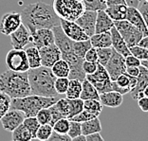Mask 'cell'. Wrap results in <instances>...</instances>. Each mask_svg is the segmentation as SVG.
Returning <instances> with one entry per match:
<instances>
[{
	"instance_id": "cell-33",
	"label": "cell",
	"mask_w": 148,
	"mask_h": 141,
	"mask_svg": "<svg viewBox=\"0 0 148 141\" xmlns=\"http://www.w3.org/2000/svg\"><path fill=\"white\" fill-rule=\"evenodd\" d=\"M103 105L102 102L100 101V99H86L84 100V109L87 110L88 112L94 114V115L98 116L103 111Z\"/></svg>"
},
{
	"instance_id": "cell-55",
	"label": "cell",
	"mask_w": 148,
	"mask_h": 141,
	"mask_svg": "<svg viewBox=\"0 0 148 141\" xmlns=\"http://www.w3.org/2000/svg\"><path fill=\"white\" fill-rule=\"evenodd\" d=\"M138 46L148 49V35L143 36L142 38V40H140V41L139 42V44H138Z\"/></svg>"
},
{
	"instance_id": "cell-54",
	"label": "cell",
	"mask_w": 148,
	"mask_h": 141,
	"mask_svg": "<svg viewBox=\"0 0 148 141\" xmlns=\"http://www.w3.org/2000/svg\"><path fill=\"white\" fill-rule=\"evenodd\" d=\"M127 7H133V8H138V6L142 0H124Z\"/></svg>"
},
{
	"instance_id": "cell-29",
	"label": "cell",
	"mask_w": 148,
	"mask_h": 141,
	"mask_svg": "<svg viewBox=\"0 0 148 141\" xmlns=\"http://www.w3.org/2000/svg\"><path fill=\"white\" fill-rule=\"evenodd\" d=\"M27 57H28L29 68H37L42 65L41 56H40L39 48L36 46H29L26 49Z\"/></svg>"
},
{
	"instance_id": "cell-31",
	"label": "cell",
	"mask_w": 148,
	"mask_h": 141,
	"mask_svg": "<svg viewBox=\"0 0 148 141\" xmlns=\"http://www.w3.org/2000/svg\"><path fill=\"white\" fill-rule=\"evenodd\" d=\"M73 51L74 53L79 56L80 58L85 59V55L87 52V50L92 48L90 39L84 40V41H73Z\"/></svg>"
},
{
	"instance_id": "cell-10",
	"label": "cell",
	"mask_w": 148,
	"mask_h": 141,
	"mask_svg": "<svg viewBox=\"0 0 148 141\" xmlns=\"http://www.w3.org/2000/svg\"><path fill=\"white\" fill-rule=\"evenodd\" d=\"M22 24L21 13L16 12H7L0 20V32L6 36H10Z\"/></svg>"
},
{
	"instance_id": "cell-23",
	"label": "cell",
	"mask_w": 148,
	"mask_h": 141,
	"mask_svg": "<svg viewBox=\"0 0 148 141\" xmlns=\"http://www.w3.org/2000/svg\"><path fill=\"white\" fill-rule=\"evenodd\" d=\"M90 42L93 48H109L112 46V41H111V33L110 31L95 33L91 37H89Z\"/></svg>"
},
{
	"instance_id": "cell-36",
	"label": "cell",
	"mask_w": 148,
	"mask_h": 141,
	"mask_svg": "<svg viewBox=\"0 0 148 141\" xmlns=\"http://www.w3.org/2000/svg\"><path fill=\"white\" fill-rule=\"evenodd\" d=\"M52 132H53V128L50 124L40 125L39 129L36 133V140H40V141L49 140Z\"/></svg>"
},
{
	"instance_id": "cell-45",
	"label": "cell",
	"mask_w": 148,
	"mask_h": 141,
	"mask_svg": "<svg viewBox=\"0 0 148 141\" xmlns=\"http://www.w3.org/2000/svg\"><path fill=\"white\" fill-rule=\"evenodd\" d=\"M97 116H98L94 115V114L88 112L87 110L84 109L82 112L78 114V115H76L75 116H73L72 119H71V120L83 123V122H86V121H87V120H90V119H94V117H97Z\"/></svg>"
},
{
	"instance_id": "cell-8",
	"label": "cell",
	"mask_w": 148,
	"mask_h": 141,
	"mask_svg": "<svg viewBox=\"0 0 148 141\" xmlns=\"http://www.w3.org/2000/svg\"><path fill=\"white\" fill-rule=\"evenodd\" d=\"M86 79L95 86L100 94L112 91V80L105 66L100 63L96 71L90 75H86Z\"/></svg>"
},
{
	"instance_id": "cell-21",
	"label": "cell",
	"mask_w": 148,
	"mask_h": 141,
	"mask_svg": "<svg viewBox=\"0 0 148 141\" xmlns=\"http://www.w3.org/2000/svg\"><path fill=\"white\" fill-rule=\"evenodd\" d=\"M123 96L121 93L116 91H109L100 94V101L103 106L109 108H117L123 104Z\"/></svg>"
},
{
	"instance_id": "cell-59",
	"label": "cell",
	"mask_w": 148,
	"mask_h": 141,
	"mask_svg": "<svg viewBox=\"0 0 148 141\" xmlns=\"http://www.w3.org/2000/svg\"><path fill=\"white\" fill-rule=\"evenodd\" d=\"M143 96H145V97H147V98H148V85L143 89Z\"/></svg>"
},
{
	"instance_id": "cell-50",
	"label": "cell",
	"mask_w": 148,
	"mask_h": 141,
	"mask_svg": "<svg viewBox=\"0 0 148 141\" xmlns=\"http://www.w3.org/2000/svg\"><path fill=\"white\" fill-rule=\"evenodd\" d=\"M85 60L89 62H98V54H97V49L92 48L87 50V52L85 55Z\"/></svg>"
},
{
	"instance_id": "cell-38",
	"label": "cell",
	"mask_w": 148,
	"mask_h": 141,
	"mask_svg": "<svg viewBox=\"0 0 148 141\" xmlns=\"http://www.w3.org/2000/svg\"><path fill=\"white\" fill-rule=\"evenodd\" d=\"M12 98L6 93L0 91V119L11 109Z\"/></svg>"
},
{
	"instance_id": "cell-19",
	"label": "cell",
	"mask_w": 148,
	"mask_h": 141,
	"mask_svg": "<svg viewBox=\"0 0 148 141\" xmlns=\"http://www.w3.org/2000/svg\"><path fill=\"white\" fill-rule=\"evenodd\" d=\"M111 33V41H112V48L114 50H116L117 52H119L120 54L126 57L131 54L129 46H127V44L124 41L123 36L121 35V33L118 31V29L115 28V26L110 29Z\"/></svg>"
},
{
	"instance_id": "cell-46",
	"label": "cell",
	"mask_w": 148,
	"mask_h": 141,
	"mask_svg": "<svg viewBox=\"0 0 148 141\" xmlns=\"http://www.w3.org/2000/svg\"><path fill=\"white\" fill-rule=\"evenodd\" d=\"M99 63L98 62H89V61H84L83 63V69L86 75L93 74L98 68Z\"/></svg>"
},
{
	"instance_id": "cell-34",
	"label": "cell",
	"mask_w": 148,
	"mask_h": 141,
	"mask_svg": "<svg viewBox=\"0 0 148 141\" xmlns=\"http://www.w3.org/2000/svg\"><path fill=\"white\" fill-rule=\"evenodd\" d=\"M69 119H71L73 116L78 115L84 110V100L79 98V99H69Z\"/></svg>"
},
{
	"instance_id": "cell-49",
	"label": "cell",
	"mask_w": 148,
	"mask_h": 141,
	"mask_svg": "<svg viewBox=\"0 0 148 141\" xmlns=\"http://www.w3.org/2000/svg\"><path fill=\"white\" fill-rule=\"evenodd\" d=\"M125 65L126 66H140L142 65V60L137 58L133 54H130L125 57Z\"/></svg>"
},
{
	"instance_id": "cell-52",
	"label": "cell",
	"mask_w": 148,
	"mask_h": 141,
	"mask_svg": "<svg viewBox=\"0 0 148 141\" xmlns=\"http://www.w3.org/2000/svg\"><path fill=\"white\" fill-rule=\"evenodd\" d=\"M125 73L128 74L129 76L138 77L140 73V66H126Z\"/></svg>"
},
{
	"instance_id": "cell-32",
	"label": "cell",
	"mask_w": 148,
	"mask_h": 141,
	"mask_svg": "<svg viewBox=\"0 0 148 141\" xmlns=\"http://www.w3.org/2000/svg\"><path fill=\"white\" fill-rule=\"evenodd\" d=\"M83 4L86 11H106L107 8L106 0H83Z\"/></svg>"
},
{
	"instance_id": "cell-53",
	"label": "cell",
	"mask_w": 148,
	"mask_h": 141,
	"mask_svg": "<svg viewBox=\"0 0 148 141\" xmlns=\"http://www.w3.org/2000/svg\"><path fill=\"white\" fill-rule=\"evenodd\" d=\"M86 141H103V137L101 136L100 133H93L91 135L86 136Z\"/></svg>"
},
{
	"instance_id": "cell-3",
	"label": "cell",
	"mask_w": 148,
	"mask_h": 141,
	"mask_svg": "<svg viewBox=\"0 0 148 141\" xmlns=\"http://www.w3.org/2000/svg\"><path fill=\"white\" fill-rule=\"evenodd\" d=\"M32 94L43 97H56L55 90L56 76L50 67L39 66L37 68H31L28 71Z\"/></svg>"
},
{
	"instance_id": "cell-47",
	"label": "cell",
	"mask_w": 148,
	"mask_h": 141,
	"mask_svg": "<svg viewBox=\"0 0 148 141\" xmlns=\"http://www.w3.org/2000/svg\"><path fill=\"white\" fill-rule=\"evenodd\" d=\"M138 10L142 13L144 21L146 23V26L148 28V2L145 0H142L138 6Z\"/></svg>"
},
{
	"instance_id": "cell-1",
	"label": "cell",
	"mask_w": 148,
	"mask_h": 141,
	"mask_svg": "<svg viewBox=\"0 0 148 141\" xmlns=\"http://www.w3.org/2000/svg\"><path fill=\"white\" fill-rule=\"evenodd\" d=\"M22 24L31 33L40 29H53L61 25V18L56 14L51 5L41 1L32 3L21 12Z\"/></svg>"
},
{
	"instance_id": "cell-15",
	"label": "cell",
	"mask_w": 148,
	"mask_h": 141,
	"mask_svg": "<svg viewBox=\"0 0 148 141\" xmlns=\"http://www.w3.org/2000/svg\"><path fill=\"white\" fill-rule=\"evenodd\" d=\"M53 33H54V43L61 50L62 57L72 53L73 51V41L69 39L65 32H64L61 25L56 26L52 29Z\"/></svg>"
},
{
	"instance_id": "cell-57",
	"label": "cell",
	"mask_w": 148,
	"mask_h": 141,
	"mask_svg": "<svg viewBox=\"0 0 148 141\" xmlns=\"http://www.w3.org/2000/svg\"><path fill=\"white\" fill-rule=\"evenodd\" d=\"M72 141H86V137L85 135H83L82 134V135H80L78 136H76L75 138H73Z\"/></svg>"
},
{
	"instance_id": "cell-5",
	"label": "cell",
	"mask_w": 148,
	"mask_h": 141,
	"mask_svg": "<svg viewBox=\"0 0 148 141\" xmlns=\"http://www.w3.org/2000/svg\"><path fill=\"white\" fill-rule=\"evenodd\" d=\"M52 7L61 19L76 21L86 11L82 0H53Z\"/></svg>"
},
{
	"instance_id": "cell-6",
	"label": "cell",
	"mask_w": 148,
	"mask_h": 141,
	"mask_svg": "<svg viewBox=\"0 0 148 141\" xmlns=\"http://www.w3.org/2000/svg\"><path fill=\"white\" fill-rule=\"evenodd\" d=\"M114 26L118 29V31L121 33V35L123 36V38L129 48L137 46L144 36L143 33L139 29L131 24L126 19L114 21Z\"/></svg>"
},
{
	"instance_id": "cell-40",
	"label": "cell",
	"mask_w": 148,
	"mask_h": 141,
	"mask_svg": "<svg viewBox=\"0 0 148 141\" xmlns=\"http://www.w3.org/2000/svg\"><path fill=\"white\" fill-rule=\"evenodd\" d=\"M54 105L56 106V108L58 109L59 112L62 114V116L64 117L69 119V99L68 98L56 100Z\"/></svg>"
},
{
	"instance_id": "cell-22",
	"label": "cell",
	"mask_w": 148,
	"mask_h": 141,
	"mask_svg": "<svg viewBox=\"0 0 148 141\" xmlns=\"http://www.w3.org/2000/svg\"><path fill=\"white\" fill-rule=\"evenodd\" d=\"M114 27V21L110 18L106 11H99L97 12L95 33L110 31V29Z\"/></svg>"
},
{
	"instance_id": "cell-60",
	"label": "cell",
	"mask_w": 148,
	"mask_h": 141,
	"mask_svg": "<svg viewBox=\"0 0 148 141\" xmlns=\"http://www.w3.org/2000/svg\"><path fill=\"white\" fill-rule=\"evenodd\" d=\"M145 1H147V2H148V0H145Z\"/></svg>"
},
{
	"instance_id": "cell-17",
	"label": "cell",
	"mask_w": 148,
	"mask_h": 141,
	"mask_svg": "<svg viewBox=\"0 0 148 141\" xmlns=\"http://www.w3.org/2000/svg\"><path fill=\"white\" fill-rule=\"evenodd\" d=\"M32 43L38 48L54 44V33L52 29H37L32 34Z\"/></svg>"
},
{
	"instance_id": "cell-42",
	"label": "cell",
	"mask_w": 148,
	"mask_h": 141,
	"mask_svg": "<svg viewBox=\"0 0 148 141\" xmlns=\"http://www.w3.org/2000/svg\"><path fill=\"white\" fill-rule=\"evenodd\" d=\"M69 78H56L54 86L57 94H59V95L66 94L69 87Z\"/></svg>"
},
{
	"instance_id": "cell-28",
	"label": "cell",
	"mask_w": 148,
	"mask_h": 141,
	"mask_svg": "<svg viewBox=\"0 0 148 141\" xmlns=\"http://www.w3.org/2000/svg\"><path fill=\"white\" fill-rule=\"evenodd\" d=\"M82 86L83 82L78 79H71L69 80L68 90L65 95L68 99H79L82 93Z\"/></svg>"
},
{
	"instance_id": "cell-18",
	"label": "cell",
	"mask_w": 148,
	"mask_h": 141,
	"mask_svg": "<svg viewBox=\"0 0 148 141\" xmlns=\"http://www.w3.org/2000/svg\"><path fill=\"white\" fill-rule=\"evenodd\" d=\"M126 20L135 26L136 28L139 29L143 33L144 36L148 35V28L146 26V23L138 8H133V7H128L127 8Z\"/></svg>"
},
{
	"instance_id": "cell-56",
	"label": "cell",
	"mask_w": 148,
	"mask_h": 141,
	"mask_svg": "<svg viewBox=\"0 0 148 141\" xmlns=\"http://www.w3.org/2000/svg\"><path fill=\"white\" fill-rule=\"evenodd\" d=\"M106 4H107V7H108V6L117 5V4H125V1H124V0H106Z\"/></svg>"
},
{
	"instance_id": "cell-30",
	"label": "cell",
	"mask_w": 148,
	"mask_h": 141,
	"mask_svg": "<svg viewBox=\"0 0 148 141\" xmlns=\"http://www.w3.org/2000/svg\"><path fill=\"white\" fill-rule=\"evenodd\" d=\"M12 141H31L33 140V136L31 132L25 127L24 124L19 125L17 128L12 132Z\"/></svg>"
},
{
	"instance_id": "cell-14",
	"label": "cell",
	"mask_w": 148,
	"mask_h": 141,
	"mask_svg": "<svg viewBox=\"0 0 148 141\" xmlns=\"http://www.w3.org/2000/svg\"><path fill=\"white\" fill-rule=\"evenodd\" d=\"M61 27L66 36L72 41H84V40L89 39V36L75 21L61 19Z\"/></svg>"
},
{
	"instance_id": "cell-7",
	"label": "cell",
	"mask_w": 148,
	"mask_h": 141,
	"mask_svg": "<svg viewBox=\"0 0 148 141\" xmlns=\"http://www.w3.org/2000/svg\"><path fill=\"white\" fill-rule=\"evenodd\" d=\"M5 63L7 67L13 71L26 72L29 71V65L26 50L12 48L7 53Z\"/></svg>"
},
{
	"instance_id": "cell-43",
	"label": "cell",
	"mask_w": 148,
	"mask_h": 141,
	"mask_svg": "<svg viewBox=\"0 0 148 141\" xmlns=\"http://www.w3.org/2000/svg\"><path fill=\"white\" fill-rule=\"evenodd\" d=\"M82 123L78 121H74V120L70 119L69 123V130L68 135L70 136V138L73 139L76 136H78L80 135H82Z\"/></svg>"
},
{
	"instance_id": "cell-37",
	"label": "cell",
	"mask_w": 148,
	"mask_h": 141,
	"mask_svg": "<svg viewBox=\"0 0 148 141\" xmlns=\"http://www.w3.org/2000/svg\"><path fill=\"white\" fill-rule=\"evenodd\" d=\"M97 49V54H98V63L100 65L105 66L107 63H108L111 55L113 53V48L109 46V48H100Z\"/></svg>"
},
{
	"instance_id": "cell-16",
	"label": "cell",
	"mask_w": 148,
	"mask_h": 141,
	"mask_svg": "<svg viewBox=\"0 0 148 141\" xmlns=\"http://www.w3.org/2000/svg\"><path fill=\"white\" fill-rule=\"evenodd\" d=\"M97 12H98L86 11H86L83 12V14L75 21L89 37H91L93 34H95Z\"/></svg>"
},
{
	"instance_id": "cell-48",
	"label": "cell",
	"mask_w": 148,
	"mask_h": 141,
	"mask_svg": "<svg viewBox=\"0 0 148 141\" xmlns=\"http://www.w3.org/2000/svg\"><path fill=\"white\" fill-rule=\"evenodd\" d=\"M49 141H72L68 134H59L53 131L49 137Z\"/></svg>"
},
{
	"instance_id": "cell-13",
	"label": "cell",
	"mask_w": 148,
	"mask_h": 141,
	"mask_svg": "<svg viewBox=\"0 0 148 141\" xmlns=\"http://www.w3.org/2000/svg\"><path fill=\"white\" fill-rule=\"evenodd\" d=\"M11 44L12 48L24 49L32 42V33L25 25L21 24L19 28L13 31L11 35Z\"/></svg>"
},
{
	"instance_id": "cell-20",
	"label": "cell",
	"mask_w": 148,
	"mask_h": 141,
	"mask_svg": "<svg viewBox=\"0 0 148 141\" xmlns=\"http://www.w3.org/2000/svg\"><path fill=\"white\" fill-rule=\"evenodd\" d=\"M148 85V69L143 65H140V73L137 77V84L130 91L133 99H138L143 96V89Z\"/></svg>"
},
{
	"instance_id": "cell-25",
	"label": "cell",
	"mask_w": 148,
	"mask_h": 141,
	"mask_svg": "<svg viewBox=\"0 0 148 141\" xmlns=\"http://www.w3.org/2000/svg\"><path fill=\"white\" fill-rule=\"evenodd\" d=\"M80 98L83 100L86 99H100V93L97 91L91 82L88 80H83V86H82V93H81Z\"/></svg>"
},
{
	"instance_id": "cell-35",
	"label": "cell",
	"mask_w": 148,
	"mask_h": 141,
	"mask_svg": "<svg viewBox=\"0 0 148 141\" xmlns=\"http://www.w3.org/2000/svg\"><path fill=\"white\" fill-rule=\"evenodd\" d=\"M23 124L25 125V127L28 129L31 134L33 136V140H36V133L38 131L39 127L41 124L39 123L38 119H37L36 116H29V117H26L23 121Z\"/></svg>"
},
{
	"instance_id": "cell-41",
	"label": "cell",
	"mask_w": 148,
	"mask_h": 141,
	"mask_svg": "<svg viewBox=\"0 0 148 141\" xmlns=\"http://www.w3.org/2000/svg\"><path fill=\"white\" fill-rule=\"evenodd\" d=\"M37 119H38L39 123L43 125V124H50L51 123V112L49 110V107L48 108H44L42 110H40L36 115Z\"/></svg>"
},
{
	"instance_id": "cell-27",
	"label": "cell",
	"mask_w": 148,
	"mask_h": 141,
	"mask_svg": "<svg viewBox=\"0 0 148 141\" xmlns=\"http://www.w3.org/2000/svg\"><path fill=\"white\" fill-rule=\"evenodd\" d=\"M51 70L56 78H69L70 68L68 62L64 59L58 60L54 65L51 66Z\"/></svg>"
},
{
	"instance_id": "cell-61",
	"label": "cell",
	"mask_w": 148,
	"mask_h": 141,
	"mask_svg": "<svg viewBox=\"0 0 148 141\" xmlns=\"http://www.w3.org/2000/svg\"><path fill=\"white\" fill-rule=\"evenodd\" d=\"M82 1H83V0H82Z\"/></svg>"
},
{
	"instance_id": "cell-39",
	"label": "cell",
	"mask_w": 148,
	"mask_h": 141,
	"mask_svg": "<svg viewBox=\"0 0 148 141\" xmlns=\"http://www.w3.org/2000/svg\"><path fill=\"white\" fill-rule=\"evenodd\" d=\"M69 123L70 119L66 117H62L52 125L53 131L59 134H68L69 130Z\"/></svg>"
},
{
	"instance_id": "cell-58",
	"label": "cell",
	"mask_w": 148,
	"mask_h": 141,
	"mask_svg": "<svg viewBox=\"0 0 148 141\" xmlns=\"http://www.w3.org/2000/svg\"><path fill=\"white\" fill-rule=\"evenodd\" d=\"M142 65L148 69V60H142Z\"/></svg>"
},
{
	"instance_id": "cell-4",
	"label": "cell",
	"mask_w": 148,
	"mask_h": 141,
	"mask_svg": "<svg viewBox=\"0 0 148 141\" xmlns=\"http://www.w3.org/2000/svg\"><path fill=\"white\" fill-rule=\"evenodd\" d=\"M56 102L55 97H43L39 95H29L23 98L12 99V109L22 111L26 117L36 116L37 113L44 108H48Z\"/></svg>"
},
{
	"instance_id": "cell-9",
	"label": "cell",
	"mask_w": 148,
	"mask_h": 141,
	"mask_svg": "<svg viewBox=\"0 0 148 141\" xmlns=\"http://www.w3.org/2000/svg\"><path fill=\"white\" fill-rule=\"evenodd\" d=\"M105 67L106 69V71L108 72L111 80H115L120 75L125 73L126 70L125 57L113 49L112 55H111L108 63L105 65Z\"/></svg>"
},
{
	"instance_id": "cell-44",
	"label": "cell",
	"mask_w": 148,
	"mask_h": 141,
	"mask_svg": "<svg viewBox=\"0 0 148 141\" xmlns=\"http://www.w3.org/2000/svg\"><path fill=\"white\" fill-rule=\"evenodd\" d=\"M130 52L131 54H133L134 56H136L137 58H139L140 60H148V49L142 48L140 46H131Z\"/></svg>"
},
{
	"instance_id": "cell-2",
	"label": "cell",
	"mask_w": 148,
	"mask_h": 141,
	"mask_svg": "<svg viewBox=\"0 0 148 141\" xmlns=\"http://www.w3.org/2000/svg\"><path fill=\"white\" fill-rule=\"evenodd\" d=\"M0 91L12 99L23 98L32 95L28 71L18 72L8 69L0 75Z\"/></svg>"
},
{
	"instance_id": "cell-26",
	"label": "cell",
	"mask_w": 148,
	"mask_h": 141,
	"mask_svg": "<svg viewBox=\"0 0 148 141\" xmlns=\"http://www.w3.org/2000/svg\"><path fill=\"white\" fill-rule=\"evenodd\" d=\"M102 129V123L100 121L99 116L82 123V133L85 136L91 135L93 133H101Z\"/></svg>"
},
{
	"instance_id": "cell-24",
	"label": "cell",
	"mask_w": 148,
	"mask_h": 141,
	"mask_svg": "<svg viewBox=\"0 0 148 141\" xmlns=\"http://www.w3.org/2000/svg\"><path fill=\"white\" fill-rule=\"evenodd\" d=\"M127 8L128 7L125 4H117L108 6L106 9V12L113 21H120L126 19Z\"/></svg>"
},
{
	"instance_id": "cell-51",
	"label": "cell",
	"mask_w": 148,
	"mask_h": 141,
	"mask_svg": "<svg viewBox=\"0 0 148 141\" xmlns=\"http://www.w3.org/2000/svg\"><path fill=\"white\" fill-rule=\"evenodd\" d=\"M138 100V105H139L140 109L143 112H148V98L145 96L140 97L137 99Z\"/></svg>"
},
{
	"instance_id": "cell-12",
	"label": "cell",
	"mask_w": 148,
	"mask_h": 141,
	"mask_svg": "<svg viewBox=\"0 0 148 141\" xmlns=\"http://www.w3.org/2000/svg\"><path fill=\"white\" fill-rule=\"evenodd\" d=\"M40 56H41V63L43 66L50 67L54 63L62 58V53L59 48L54 44H51L49 46H43L39 48Z\"/></svg>"
},
{
	"instance_id": "cell-11",
	"label": "cell",
	"mask_w": 148,
	"mask_h": 141,
	"mask_svg": "<svg viewBox=\"0 0 148 141\" xmlns=\"http://www.w3.org/2000/svg\"><path fill=\"white\" fill-rule=\"evenodd\" d=\"M25 119L26 115L22 111L11 108L2 116L0 122L2 124L3 129L8 131V132H12L19 125H21Z\"/></svg>"
}]
</instances>
